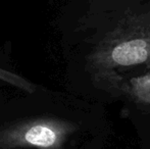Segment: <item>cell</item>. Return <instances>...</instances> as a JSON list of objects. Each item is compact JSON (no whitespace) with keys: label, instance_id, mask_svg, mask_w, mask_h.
<instances>
[{"label":"cell","instance_id":"2","mask_svg":"<svg viewBox=\"0 0 150 149\" xmlns=\"http://www.w3.org/2000/svg\"><path fill=\"white\" fill-rule=\"evenodd\" d=\"M75 124L52 117L28 119L0 129V149H62Z\"/></svg>","mask_w":150,"mask_h":149},{"label":"cell","instance_id":"3","mask_svg":"<svg viewBox=\"0 0 150 149\" xmlns=\"http://www.w3.org/2000/svg\"><path fill=\"white\" fill-rule=\"evenodd\" d=\"M125 89L135 101L150 104V73L131 80Z\"/></svg>","mask_w":150,"mask_h":149},{"label":"cell","instance_id":"4","mask_svg":"<svg viewBox=\"0 0 150 149\" xmlns=\"http://www.w3.org/2000/svg\"><path fill=\"white\" fill-rule=\"evenodd\" d=\"M0 80L4 81L6 83L10 84L12 86H16L18 89H22L28 93H34L36 90L35 86L30 82H28L26 79L20 77L18 75L14 73H10L8 71H5L3 68H0Z\"/></svg>","mask_w":150,"mask_h":149},{"label":"cell","instance_id":"1","mask_svg":"<svg viewBox=\"0 0 150 149\" xmlns=\"http://www.w3.org/2000/svg\"><path fill=\"white\" fill-rule=\"evenodd\" d=\"M89 64L97 79L112 85L127 68H150V7L125 12L93 47Z\"/></svg>","mask_w":150,"mask_h":149}]
</instances>
